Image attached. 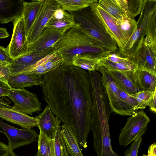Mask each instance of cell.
Returning a JSON list of instances; mask_svg holds the SVG:
<instances>
[{"mask_svg": "<svg viewBox=\"0 0 156 156\" xmlns=\"http://www.w3.org/2000/svg\"><path fill=\"white\" fill-rule=\"evenodd\" d=\"M43 99L54 115L70 127L80 147L86 148L91 129V87L88 72L61 65L43 75Z\"/></svg>", "mask_w": 156, "mask_h": 156, "instance_id": "1", "label": "cell"}, {"mask_svg": "<svg viewBox=\"0 0 156 156\" xmlns=\"http://www.w3.org/2000/svg\"><path fill=\"white\" fill-rule=\"evenodd\" d=\"M52 48L61 57L63 66H72L73 58L77 55L90 54L99 59L112 52L96 44L76 23Z\"/></svg>", "mask_w": 156, "mask_h": 156, "instance_id": "2", "label": "cell"}, {"mask_svg": "<svg viewBox=\"0 0 156 156\" xmlns=\"http://www.w3.org/2000/svg\"><path fill=\"white\" fill-rule=\"evenodd\" d=\"M99 71L112 112L122 115L130 116L140 109L136 100L118 87L106 69L101 67Z\"/></svg>", "mask_w": 156, "mask_h": 156, "instance_id": "3", "label": "cell"}, {"mask_svg": "<svg viewBox=\"0 0 156 156\" xmlns=\"http://www.w3.org/2000/svg\"><path fill=\"white\" fill-rule=\"evenodd\" d=\"M69 13L73 16L75 22L80 25L96 44L111 52L117 51L116 43L98 21L90 7Z\"/></svg>", "mask_w": 156, "mask_h": 156, "instance_id": "4", "label": "cell"}, {"mask_svg": "<svg viewBox=\"0 0 156 156\" xmlns=\"http://www.w3.org/2000/svg\"><path fill=\"white\" fill-rule=\"evenodd\" d=\"M156 11V0H147L140 17L136 21V28L131 37L116 52L125 57H133L142 44L145 36L147 23L152 15Z\"/></svg>", "mask_w": 156, "mask_h": 156, "instance_id": "5", "label": "cell"}, {"mask_svg": "<svg viewBox=\"0 0 156 156\" xmlns=\"http://www.w3.org/2000/svg\"><path fill=\"white\" fill-rule=\"evenodd\" d=\"M150 120L143 110L137 112L130 115L120 130L119 136V144L126 147L141 136L146 132Z\"/></svg>", "mask_w": 156, "mask_h": 156, "instance_id": "6", "label": "cell"}, {"mask_svg": "<svg viewBox=\"0 0 156 156\" xmlns=\"http://www.w3.org/2000/svg\"><path fill=\"white\" fill-rule=\"evenodd\" d=\"M14 103V108L28 115L39 112L41 104L36 94L24 89L11 87L8 97Z\"/></svg>", "mask_w": 156, "mask_h": 156, "instance_id": "7", "label": "cell"}, {"mask_svg": "<svg viewBox=\"0 0 156 156\" xmlns=\"http://www.w3.org/2000/svg\"><path fill=\"white\" fill-rule=\"evenodd\" d=\"M97 2L90 6L97 19L116 43L118 49L122 48L127 41L116 24V19L101 7Z\"/></svg>", "mask_w": 156, "mask_h": 156, "instance_id": "8", "label": "cell"}, {"mask_svg": "<svg viewBox=\"0 0 156 156\" xmlns=\"http://www.w3.org/2000/svg\"><path fill=\"white\" fill-rule=\"evenodd\" d=\"M0 127L7 137L9 148L12 150L30 144L38 137V135L34 130L18 129L4 123L1 119Z\"/></svg>", "mask_w": 156, "mask_h": 156, "instance_id": "9", "label": "cell"}, {"mask_svg": "<svg viewBox=\"0 0 156 156\" xmlns=\"http://www.w3.org/2000/svg\"><path fill=\"white\" fill-rule=\"evenodd\" d=\"M13 23V28L11 40L6 48L9 55L14 60L28 53V45L22 15Z\"/></svg>", "mask_w": 156, "mask_h": 156, "instance_id": "10", "label": "cell"}, {"mask_svg": "<svg viewBox=\"0 0 156 156\" xmlns=\"http://www.w3.org/2000/svg\"><path fill=\"white\" fill-rule=\"evenodd\" d=\"M61 8L55 0L44 1L39 14L27 38L28 45L36 39L45 28L55 11Z\"/></svg>", "mask_w": 156, "mask_h": 156, "instance_id": "11", "label": "cell"}, {"mask_svg": "<svg viewBox=\"0 0 156 156\" xmlns=\"http://www.w3.org/2000/svg\"><path fill=\"white\" fill-rule=\"evenodd\" d=\"M54 51L51 47L44 50L28 52L14 59L10 67V76L27 73L39 60Z\"/></svg>", "mask_w": 156, "mask_h": 156, "instance_id": "12", "label": "cell"}, {"mask_svg": "<svg viewBox=\"0 0 156 156\" xmlns=\"http://www.w3.org/2000/svg\"><path fill=\"white\" fill-rule=\"evenodd\" d=\"M131 59L140 70L156 75V48L150 44L144 41Z\"/></svg>", "mask_w": 156, "mask_h": 156, "instance_id": "13", "label": "cell"}, {"mask_svg": "<svg viewBox=\"0 0 156 156\" xmlns=\"http://www.w3.org/2000/svg\"><path fill=\"white\" fill-rule=\"evenodd\" d=\"M0 117L23 129H31L37 126L36 119L13 107L0 106Z\"/></svg>", "mask_w": 156, "mask_h": 156, "instance_id": "14", "label": "cell"}, {"mask_svg": "<svg viewBox=\"0 0 156 156\" xmlns=\"http://www.w3.org/2000/svg\"><path fill=\"white\" fill-rule=\"evenodd\" d=\"M64 34L59 30L45 28L36 39L28 45V53L52 47L62 38Z\"/></svg>", "mask_w": 156, "mask_h": 156, "instance_id": "15", "label": "cell"}, {"mask_svg": "<svg viewBox=\"0 0 156 156\" xmlns=\"http://www.w3.org/2000/svg\"><path fill=\"white\" fill-rule=\"evenodd\" d=\"M35 118L40 132L44 134L48 139H52L57 128L60 126L61 120L55 116L48 105L41 113Z\"/></svg>", "mask_w": 156, "mask_h": 156, "instance_id": "16", "label": "cell"}, {"mask_svg": "<svg viewBox=\"0 0 156 156\" xmlns=\"http://www.w3.org/2000/svg\"><path fill=\"white\" fill-rule=\"evenodd\" d=\"M24 0H0V23L14 22L22 16Z\"/></svg>", "mask_w": 156, "mask_h": 156, "instance_id": "17", "label": "cell"}, {"mask_svg": "<svg viewBox=\"0 0 156 156\" xmlns=\"http://www.w3.org/2000/svg\"><path fill=\"white\" fill-rule=\"evenodd\" d=\"M44 0L24 1L22 16L24 21L26 39L34 24L43 6Z\"/></svg>", "mask_w": 156, "mask_h": 156, "instance_id": "18", "label": "cell"}, {"mask_svg": "<svg viewBox=\"0 0 156 156\" xmlns=\"http://www.w3.org/2000/svg\"><path fill=\"white\" fill-rule=\"evenodd\" d=\"M75 23L73 16L61 8L55 11L45 28L59 30L64 33Z\"/></svg>", "mask_w": 156, "mask_h": 156, "instance_id": "19", "label": "cell"}, {"mask_svg": "<svg viewBox=\"0 0 156 156\" xmlns=\"http://www.w3.org/2000/svg\"><path fill=\"white\" fill-rule=\"evenodd\" d=\"M43 74L30 73H21L10 76L8 83L15 89H22L34 85L41 86L43 82Z\"/></svg>", "mask_w": 156, "mask_h": 156, "instance_id": "20", "label": "cell"}, {"mask_svg": "<svg viewBox=\"0 0 156 156\" xmlns=\"http://www.w3.org/2000/svg\"><path fill=\"white\" fill-rule=\"evenodd\" d=\"M109 75L118 87L129 95L141 91L138 85L123 73L107 69Z\"/></svg>", "mask_w": 156, "mask_h": 156, "instance_id": "21", "label": "cell"}, {"mask_svg": "<svg viewBox=\"0 0 156 156\" xmlns=\"http://www.w3.org/2000/svg\"><path fill=\"white\" fill-rule=\"evenodd\" d=\"M61 128V134L68 154L71 156H84L81 151L75 135L70 127L63 124Z\"/></svg>", "mask_w": 156, "mask_h": 156, "instance_id": "22", "label": "cell"}, {"mask_svg": "<svg viewBox=\"0 0 156 156\" xmlns=\"http://www.w3.org/2000/svg\"><path fill=\"white\" fill-rule=\"evenodd\" d=\"M120 7L123 16L133 18L140 14L147 0H115Z\"/></svg>", "mask_w": 156, "mask_h": 156, "instance_id": "23", "label": "cell"}, {"mask_svg": "<svg viewBox=\"0 0 156 156\" xmlns=\"http://www.w3.org/2000/svg\"><path fill=\"white\" fill-rule=\"evenodd\" d=\"M98 59L92 55L82 54L73 57L72 66L80 67L89 72L99 71L100 67L98 63Z\"/></svg>", "mask_w": 156, "mask_h": 156, "instance_id": "24", "label": "cell"}, {"mask_svg": "<svg viewBox=\"0 0 156 156\" xmlns=\"http://www.w3.org/2000/svg\"><path fill=\"white\" fill-rule=\"evenodd\" d=\"M61 8L69 13L74 12L90 7L97 0H56Z\"/></svg>", "mask_w": 156, "mask_h": 156, "instance_id": "25", "label": "cell"}, {"mask_svg": "<svg viewBox=\"0 0 156 156\" xmlns=\"http://www.w3.org/2000/svg\"><path fill=\"white\" fill-rule=\"evenodd\" d=\"M116 23L127 41L136 28V21L135 18L123 16L121 18L117 19Z\"/></svg>", "mask_w": 156, "mask_h": 156, "instance_id": "26", "label": "cell"}, {"mask_svg": "<svg viewBox=\"0 0 156 156\" xmlns=\"http://www.w3.org/2000/svg\"><path fill=\"white\" fill-rule=\"evenodd\" d=\"M38 142V151L41 156H55L53 139H48L44 134L40 132Z\"/></svg>", "mask_w": 156, "mask_h": 156, "instance_id": "27", "label": "cell"}, {"mask_svg": "<svg viewBox=\"0 0 156 156\" xmlns=\"http://www.w3.org/2000/svg\"><path fill=\"white\" fill-rule=\"evenodd\" d=\"M140 88L141 91L153 92L156 90V75L140 70L139 76Z\"/></svg>", "mask_w": 156, "mask_h": 156, "instance_id": "28", "label": "cell"}, {"mask_svg": "<svg viewBox=\"0 0 156 156\" xmlns=\"http://www.w3.org/2000/svg\"><path fill=\"white\" fill-rule=\"evenodd\" d=\"M97 3L101 7L116 19L121 18L123 16L121 10L115 0H99Z\"/></svg>", "mask_w": 156, "mask_h": 156, "instance_id": "29", "label": "cell"}, {"mask_svg": "<svg viewBox=\"0 0 156 156\" xmlns=\"http://www.w3.org/2000/svg\"><path fill=\"white\" fill-rule=\"evenodd\" d=\"M156 11L150 18L147 25L144 41L156 48Z\"/></svg>", "mask_w": 156, "mask_h": 156, "instance_id": "30", "label": "cell"}, {"mask_svg": "<svg viewBox=\"0 0 156 156\" xmlns=\"http://www.w3.org/2000/svg\"><path fill=\"white\" fill-rule=\"evenodd\" d=\"M61 126L57 129L53 140L55 156H69L67 153L64 141L61 133Z\"/></svg>", "mask_w": 156, "mask_h": 156, "instance_id": "31", "label": "cell"}, {"mask_svg": "<svg viewBox=\"0 0 156 156\" xmlns=\"http://www.w3.org/2000/svg\"><path fill=\"white\" fill-rule=\"evenodd\" d=\"M45 58L44 66L47 73L55 69L62 64V58L55 51L47 55Z\"/></svg>", "mask_w": 156, "mask_h": 156, "instance_id": "32", "label": "cell"}, {"mask_svg": "<svg viewBox=\"0 0 156 156\" xmlns=\"http://www.w3.org/2000/svg\"><path fill=\"white\" fill-rule=\"evenodd\" d=\"M154 92L142 90L130 95L136 100L138 103L140 109H143L148 106L149 102Z\"/></svg>", "mask_w": 156, "mask_h": 156, "instance_id": "33", "label": "cell"}, {"mask_svg": "<svg viewBox=\"0 0 156 156\" xmlns=\"http://www.w3.org/2000/svg\"><path fill=\"white\" fill-rule=\"evenodd\" d=\"M13 61L9 55L7 48L0 46V65L11 66Z\"/></svg>", "mask_w": 156, "mask_h": 156, "instance_id": "34", "label": "cell"}, {"mask_svg": "<svg viewBox=\"0 0 156 156\" xmlns=\"http://www.w3.org/2000/svg\"><path fill=\"white\" fill-rule=\"evenodd\" d=\"M142 140L140 137L134 141L130 147L124 152L125 156H137L139 148Z\"/></svg>", "mask_w": 156, "mask_h": 156, "instance_id": "35", "label": "cell"}, {"mask_svg": "<svg viewBox=\"0 0 156 156\" xmlns=\"http://www.w3.org/2000/svg\"><path fill=\"white\" fill-rule=\"evenodd\" d=\"M101 58L111 62L119 63L130 60L131 58L123 57L116 52L110 53Z\"/></svg>", "mask_w": 156, "mask_h": 156, "instance_id": "36", "label": "cell"}, {"mask_svg": "<svg viewBox=\"0 0 156 156\" xmlns=\"http://www.w3.org/2000/svg\"><path fill=\"white\" fill-rule=\"evenodd\" d=\"M11 87L8 83H7L0 80V98L2 97H9ZM8 105L5 104L0 98V106L7 107Z\"/></svg>", "mask_w": 156, "mask_h": 156, "instance_id": "37", "label": "cell"}, {"mask_svg": "<svg viewBox=\"0 0 156 156\" xmlns=\"http://www.w3.org/2000/svg\"><path fill=\"white\" fill-rule=\"evenodd\" d=\"M11 66L0 65V80L7 83L10 77Z\"/></svg>", "mask_w": 156, "mask_h": 156, "instance_id": "38", "label": "cell"}, {"mask_svg": "<svg viewBox=\"0 0 156 156\" xmlns=\"http://www.w3.org/2000/svg\"><path fill=\"white\" fill-rule=\"evenodd\" d=\"M151 111L156 113V91L153 94L149 102L148 106Z\"/></svg>", "mask_w": 156, "mask_h": 156, "instance_id": "39", "label": "cell"}, {"mask_svg": "<svg viewBox=\"0 0 156 156\" xmlns=\"http://www.w3.org/2000/svg\"><path fill=\"white\" fill-rule=\"evenodd\" d=\"M143 156H156V144L154 143L149 147L147 155L143 154Z\"/></svg>", "mask_w": 156, "mask_h": 156, "instance_id": "40", "label": "cell"}, {"mask_svg": "<svg viewBox=\"0 0 156 156\" xmlns=\"http://www.w3.org/2000/svg\"><path fill=\"white\" fill-rule=\"evenodd\" d=\"M9 148V145H7L0 141V156H3L8 151Z\"/></svg>", "mask_w": 156, "mask_h": 156, "instance_id": "41", "label": "cell"}, {"mask_svg": "<svg viewBox=\"0 0 156 156\" xmlns=\"http://www.w3.org/2000/svg\"><path fill=\"white\" fill-rule=\"evenodd\" d=\"M9 35V34L5 28L0 27V39L7 38Z\"/></svg>", "mask_w": 156, "mask_h": 156, "instance_id": "42", "label": "cell"}, {"mask_svg": "<svg viewBox=\"0 0 156 156\" xmlns=\"http://www.w3.org/2000/svg\"><path fill=\"white\" fill-rule=\"evenodd\" d=\"M3 156H18L15 153L13 150L10 149V148L7 152Z\"/></svg>", "mask_w": 156, "mask_h": 156, "instance_id": "43", "label": "cell"}, {"mask_svg": "<svg viewBox=\"0 0 156 156\" xmlns=\"http://www.w3.org/2000/svg\"><path fill=\"white\" fill-rule=\"evenodd\" d=\"M36 156H41V155L40 154L39 152L38 151L37 154L36 155Z\"/></svg>", "mask_w": 156, "mask_h": 156, "instance_id": "44", "label": "cell"}]
</instances>
